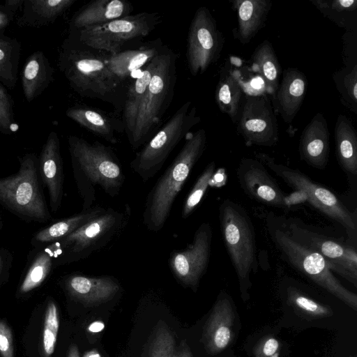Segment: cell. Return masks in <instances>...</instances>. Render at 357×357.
Returning a JSON list of instances; mask_svg holds the SVG:
<instances>
[{"mask_svg":"<svg viewBox=\"0 0 357 357\" xmlns=\"http://www.w3.org/2000/svg\"><path fill=\"white\" fill-rule=\"evenodd\" d=\"M178 57L166 45L157 55L152 78L141 102L133 131L128 138L133 150L144 146L162 123L174 94Z\"/></svg>","mask_w":357,"mask_h":357,"instance_id":"277c9868","label":"cell"},{"mask_svg":"<svg viewBox=\"0 0 357 357\" xmlns=\"http://www.w3.org/2000/svg\"><path fill=\"white\" fill-rule=\"evenodd\" d=\"M52 68L40 51L33 53L26 60L22 72V84L28 102L38 96L52 79Z\"/></svg>","mask_w":357,"mask_h":357,"instance_id":"4dcf8cb0","label":"cell"},{"mask_svg":"<svg viewBox=\"0 0 357 357\" xmlns=\"http://www.w3.org/2000/svg\"><path fill=\"white\" fill-rule=\"evenodd\" d=\"M16 128L10 98L0 84V132L10 135L16 130Z\"/></svg>","mask_w":357,"mask_h":357,"instance_id":"60d3db41","label":"cell"},{"mask_svg":"<svg viewBox=\"0 0 357 357\" xmlns=\"http://www.w3.org/2000/svg\"><path fill=\"white\" fill-rule=\"evenodd\" d=\"M19 53L17 40L3 38L0 41V80L10 88L16 82Z\"/></svg>","mask_w":357,"mask_h":357,"instance_id":"8d00e7d4","label":"cell"},{"mask_svg":"<svg viewBox=\"0 0 357 357\" xmlns=\"http://www.w3.org/2000/svg\"><path fill=\"white\" fill-rule=\"evenodd\" d=\"M335 153L341 168L347 173L357 175V134L350 119L344 114L337 116L335 125Z\"/></svg>","mask_w":357,"mask_h":357,"instance_id":"f1b7e54d","label":"cell"},{"mask_svg":"<svg viewBox=\"0 0 357 357\" xmlns=\"http://www.w3.org/2000/svg\"><path fill=\"white\" fill-rule=\"evenodd\" d=\"M225 38L210 10L199 7L191 20L187 36L186 59L192 76L204 74L219 59Z\"/></svg>","mask_w":357,"mask_h":357,"instance_id":"7c38bea8","label":"cell"},{"mask_svg":"<svg viewBox=\"0 0 357 357\" xmlns=\"http://www.w3.org/2000/svg\"><path fill=\"white\" fill-rule=\"evenodd\" d=\"M274 96L275 110L283 121L291 124L298 114L307 89V79L305 74L296 68H287Z\"/></svg>","mask_w":357,"mask_h":357,"instance_id":"7402d4cb","label":"cell"},{"mask_svg":"<svg viewBox=\"0 0 357 357\" xmlns=\"http://www.w3.org/2000/svg\"><path fill=\"white\" fill-rule=\"evenodd\" d=\"M66 116L88 130L111 144H116V133L124 132L122 120L117 116H111L104 111L86 105L69 107Z\"/></svg>","mask_w":357,"mask_h":357,"instance_id":"cb8c5ba5","label":"cell"},{"mask_svg":"<svg viewBox=\"0 0 357 357\" xmlns=\"http://www.w3.org/2000/svg\"><path fill=\"white\" fill-rule=\"evenodd\" d=\"M256 159L266 166L292 189L302 192L307 200L319 212L342 226L349 236H356V218L336 195L326 188L315 183L297 169L277 163L274 158L264 153H255Z\"/></svg>","mask_w":357,"mask_h":357,"instance_id":"8fae6325","label":"cell"},{"mask_svg":"<svg viewBox=\"0 0 357 357\" xmlns=\"http://www.w3.org/2000/svg\"><path fill=\"white\" fill-rule=\"evenodd\" d=\"M68 357H79V350L76 344L70 345L68 353Z\"/></svg>","mask_w":357,"mask_h":357,"instance_id":"681fc988","label":"cell"},{"mask_svg":"<svg viewBox=\"0 0 357 357\" xmlns=\"http://www.w3.org/2000/svg\"><path fill=\"white\" fill-rule=\"evenodd\" d=\"M326 18L347 32L357 31L356 0H310Z\"/></svg>","mask_w":357,"mask_h":357,"instance_id":"d6a6232c","label":"cell"},{"mask_svg":"<svg viewBox=\"0 0 357 357\" xmlns=\"http://www.w3.org/2000/svg\"><path fill=\"white\" fill-rule=\"evenodd\" d=\"M19 162L17 173L0 178V204L23 221L46 222L52 216L43 192L38 158L26 153Z\"/></svg>","mask_w":357,"mask_h":357,"instance_id":"52a82bcc","label":"cell"},{"mask_svg":"<svg viewBox=\"0 0 357 357\" xmlns=\"http://www.w3.org/2000/svg\"><path fill=\"white\" fill-rule=\"evenodd\" d=\"M287 295L288 303L303 317L321 319L331 317L333 314L330 306L317 302L296 287H288Z\"/></svg>","mask_w":357,"mask_h":357,"instance_id":"d590c367","label":"cell"},{"mask_svg":"<svg viewBox=\"0 0 357 357\" xmlns=\"http://www.w3.org/2000/svg\"><path fill=\"white\" fill-rule=\"evenodd\" d=\"M132 5L125 0H96L90 1L73 16L70 31L105 24L131 15Z\"/></svg>","mask_w":357,"mask_h":357,"instance_id":"603a6c76","label":"cell"},{"mask_svg":"<svg viewBox=\"0 0 357 357\" xmlns=\"http://www.w3.org/2000/svg\"><path fill=\"white\" fill-rule=\"evenodd\" d=\"M236 124V131L248 146L271 147L279 141L278 121L266 95H246Z\"/></svg>","mask_w":357,"mask_h":357,"instance_id":"5bb4252c","label":"cell"},{"mask_svg":"<svg viewBox=\"0 0 357 357\" xmlns=\"http://www.w3.org/2000/svg\"><path fill=\"white\" fill-rule=\"evenodd\" d=\"M63 283L71 298L90 305L107 302L121 290L119 281L111 275L89 276L72 273L63 279Z\"/></svg>","mask_w":357,"mask_h":357,"instance_id":"d6986e66","label":"cell"},{"mask_svg":"<svg viewBox=\"0 0 357 357\" xmlns=\"http://www.w3.org/2000/svg\"><path fill=\"white\" fill-rule=\"evenodd\" d=\"M59 242L55 241L30 253L21 280L19 292L27 294L41 285L55 266L59 254Z\"/></svg>","mask_w":357,"mask_h":357,"instance_id":"484cf974","label":"cell"},{"mask_svg":"<svg viewBox=\"0 0 357 357\" xmlns=\"http://www.w3.org/2000/svg\"><path fill=\"white\" fill-rule=\"evenodd\" d=\"M212 236L209 222L202 223L195 231L192 243L183 250L172 252L168 259L169 267L175 278L194 291L208 268Z\"/></svg>","mask_w":357,"mask_h":357,"instance_id":"9a60e30c","label":"cell"},{"mask_svg":"<svg viewBox=\"0 0 357 357\" xmlns=\"http://www.w3.org/2000/svg\"><path fill=\"white\" fill-rule=\"evenodd\" d=\"M149 351V357H176L175 340L167 328L157 330Z\"/></svg>","mask_w":357,"mask_h":357,"instance_id":"ab89813d","label":"cell"},{"mask_svg":"<svg viewBox=\"0 0 357 357\" xmlns=\"http://www.w3.org/2000/svg\"><path fill=\"white\" fill-rule=\"evenodd\" d=\"M215 169V162H209L197 179L185 200L181 212V217L183 219L190 215L202 199L213 176Z\"/></svg>","mask_w":357,"mask_h":357,"instance_id":"74e56055","label":"cell"},{"mask_svg":"<svg viewBox=\"0 0 357 357\" xmlns=\"http://www.w3.org/2000/svg\"><path fill=\"white\" fill-rule=\"evenodd\" d=\"M279 220L294 239L319 253L331 271L357 287V252L355 248L315 231L301 222L292 219Z\"/></svg>","mask_w":357,"mask_h":357,"instance_id":"4fadbf2b","label":"cell"},{"mask_svg":"<svg viewBox=\"0 0 357 357\" xmlns=\"http://www.w3.org/2000/svg\"><path fill=\"white\" fill-rule=\"evenodd\" d=\"M176 357H192L191 351L188 345H183L182 349L176 355Z\"/></svg>","mask_w":357,"mask_h":357,"instance_id":"c3c4849f","label":"cell"},{"mask_svg":"<svg viewBox=\"0 0 357 357\" xmlns=\"http://www.w3.org/2000/svg\"><path fill=\"white\" fill-rule=\"evenodd\" d=\"M301 159L310 166L324 169L330 153V132L324 115L317 112L303 129L299 139Z\"/></svg>","mask_w":357,"mask_h":357,"instance_id":"44dd1931","label":"cell"},{"mask_svg":"<svg viewBox=\"0 0 357 357\" xmlns=\"http://www.w3.org/2000/svg\"><path fill=\"white\" fill-rule=\"evenodd\" d=\"M243 93L240 78L228 66H222L216 85L215 99L220 110L236 124Z\"/></svg>","mask_w":357,"mask_h":357,"instance_id":"f546056e","label":"cell"},{"mask_svg":"<svg viewBox=\"0 0 357 357\" xmlns=\"http://www.w3.org/2000/svg\"><path fill=\"white\" fill-rule=\"evenodd\" d=\"M13 255L6 248H0V281L8 278L13 266Z\"/></svg>","mask_w":357,"mask_h":357,"instance_id":"ee69618b","label":"cell"},{"mask_svg":"<svg viewBox=\"0 0 357 357\" xmlns=\"http://www.w3.org/2000/svg\"><path fill=\"white\" fill-rule=\"evenodd\" d=\"M68 144L73 177L82 199V210L93 206L97 187L111 197L117 196L126 176L113 149L98 141L91 143L75 135L68 137Z\"/></svg>","mask_w":357,"mask_h":357,"instance_id":"7a4b0ae2","label":"cell"},{"mask_svg":"<svg viewBox=\"0 0 357 357\" xmlns=\"http://www.w3.org/2000/svg\"><path fill=\"white\" fill-rule=\"evenodd\" d=\"M39 174L42 183L47 190L53 213L57 212L63 197L64 174L57 133L50 132L38 158Z\"/></svg>","mask_w":357,"mask_h":357,"instance_id":"e0dca14e","label":"cell"},{"mask_svg":"<svg viewBox=\"0 0 357 357\" xmlns=\"http://www.w3.org/2000/svg\"><path fill=\"white\" fill-rule=\"evenodd\" d=\"M105 327V324L102 321H94L91 323L89 327L88 331L91 333H98L101 331Z\"/></svg>","mask_w":357,"mask_h":357,"instance_id":"7dc6e473","label":"cell"},{"mask_svg":"<svg viewBox=\"0 0 357 357\" xmlns=\"http://www.w3.org/2000/svg\"><path fill=\"white\" fill-rule=\"evenodd\" d=\"M3 39V38L0 37V41Z\"/></svg>","mask_w":357,"mask_h":357,"instance_id":"f5cc1de1","label":"cell"},{"mask_svg":"<svg viewBox=\"0 0 357 357\" xmlns=\"http://www.w3.org/2000/svg\"><path fill=\"white\" fill-rule=\"evenodd\" d=\"M241 188L249 197L261 204L278 208H287L284 195L275 180L259 160L243 158L236 169Z\"/></svg>","mask_w":357,"mask_h":357,"instance_id":"2e32d148","label":"cell"},{"mask_svg":"<svg viewBox=\"0 0 357 357\" xmlns=\"http://www.w3.org/2000/svg\"><path fill=\"white\" fill-rule=\"evenodd\" d=\"M10 22V16L6 12L0 10V31L4 29Z\"/></svg>","mask_w":357,"mask_h":357,"instance_id":"bcb514c9","label":"cell"},{"mask_svg":"<svg viewBox=\"0 0 357 357\" xmlns=\"http://www.w3.org/2000/svg\"><path fill=\"white\" fill-rule=\"evenodd\" d=\"M280 343L273 336H266L256 344L253 350V357H280Z\"/></svg>","mask_w":357,"mask_h":357,"instance_id":"b9f144b4","label":"cell"},{"mask_svg":"<svg viewBox=\"0 0 357 357\" xmlns=\"http://www.w3.org/2000/svg\"><path fill=\"white\" fill-rule=\"evenodd\" d=\"M83 357H101V356L98 350L92 349L86 352Z\"/></svg>","mask_w":357,"mask_h":357,"instance_id":"f907efd6","label":"cell"},{"mask_svg":"<svg viewBox=\"0 0 357 357\" xmlns=\"http://www.w3.org/2000/svg\"><path fill=\"white\" fill-rule=\"evenodd\" d=\"M222 239L238 277L241 296L249 298L250 276L257 271V245L252 222L245 208L230 199L219 207Z\"/></svg>","mask_w":357,"mask_h":357,"instance_id":"5b68a950","label":"cell"},{"mask_svg":"<svg viewBox=\"0 0 357 357\" xmlns=\"http://www.w3.org/2000/svg\"><path fill=\"white\" fill-rule=\"evenodd\" d=\"M185 139L176 157L147 195L142 222L151 231L158 232L163 228L176 198L206 149L207 135L204 128L190 132Z\"/></svg>","mask_w":357,"mask_h":357,"instance_id":"3957f363","label":"cell"},{"mask_svg":"<svg viewBox=\"0 0 357 357\" xmlns=\"http://www.w3.org/2000/svg\"><path fill=\"white\" fill-rule=\"evenodd\" d=\"M165 44L160 38L144 43L140 47L108 54L107 64L111 73L128 86L145 66L160 52Z\"/></svg>","mask_w":357,"mask_h":357,"instance_id":"ffe728a7","label":"cell"},{"mask_svg":"<svg viewBox=\"0 0 357 357\" xmlns=\"http://www.w3.org/2000/svg\"><path fill=\"white\" fill-rule=\"evenodd\" d=\"M234 312L227 295L221 293L204 329L202 341L206 351L215 355L227 349L234 338Z\"/></svg>","mask_w":357,"mask_h":357,"instance_id":"ac0fdd59","label":"cell"},{"mask_svg":"<svg viewBox=\"0 0 357 357\" xmlns=\"http://www.w3.org/2000/svg\"><path fill=\"white\" fill-rule=\"evenodd\" d=\"M341 103L350 112L357 114V63L344 65L333 75Z\"/></svg>","mask_w":357,"mask_h":357,"instance_id":"e575fe53","label":"cell"},{"mask_svg":"<svg viewBox=\"0 0 357 357\" xmlns=\"http://www.w3.org/2000/svg\"><path fill=\"white\" fill-rule=\"evenodd\" d=\"M77 0L24 1L22 22L31 25H44L56 19L72 6Z\"/></svg>","mask_w":357,"mask_h":357,"instance_id":"836d02e7","label":"cell"},{"mask_svg":"<svg viewBox=\"0 0 357 357\" xmlns=\"http://www.w3.org/2000/svg\"><path fill=\"white\" fill-rule=\"evenodd\" d=\"M201 121L191 101L183 104L155 134L136 153L130 167L146 182L161 169L167 158Z\"/></svg>","mask_w":357,"mask_h":357,"instance_id":"ba28073f","label":"cell"},{"mask_svg":"<svg viewBox=\"0 0 357 357\" xmlns=\"http://www.w3.org/2000/svg\"><path fill=\"white\" fill-rule=\"evenodd\" d=\"M107 53L82 43L70 31L61 45L58 66L70 87L80 96L110 104L115 115L121 116L128 86L109 70Z\"/></svg>","mask_w":357,"mask_h":357,"instance_id":"6da1fadb","label":"cell"},{"mask_svg":"<svg viewBox=\"0 0 357 357\" xmlns=\"http://www.w3.org/2000/svg\"><path fill=\"white\" fill-rule=\"evenodd\" d=\"M237 13V26L232 31L234 38L248 44L263 28L272 8L270 0H234Z\"/></svg>","mask_w":357,"mask_h":357,"instance_id":"d4e9b609","label":"cell"},{"mask_svg":"<svg viewBox=\"0 0 357 357\" xmlns=\"http://www.w3.org/2000/svg\"><path fill=\"white\" fill-rule=\"evenodd\" d=\"M105 209L100 206H93L55 222L36 232L31 239V245L33 248H39L61 240L103 213Z\"/></svg>","mask_w":357,"mask_h":357,"instance_id":"4316f807","label":"cell"},{"mask_svg":"<svg viewBox=\"0 0 357 357\" xmlns=\"http://www.w3.org/2000/svg\"><path fill=\"white\" fill-rule=\"evenodd\" d=\"M157 55L128 86L121 114L124 132L128 138L133 131L141 102L152 78L156 66Z\"/></svg>","mask_w":357,"mask_h":357,"instance_id":"83f0119b","label":"cell"},{"mask_svg":"<svg viewBox=\"0 0 357 357\" xmlns=\"http://www.w3.org/2000/svg\"><path fill=\"white\" fill-rule=\"evenodd\" d=\"M267 227L283 260L349 307L357 310V295L344 287L334 276L319 253L294 239L279 218L274 215L267 220Z\"/></svg>","mask_w":357,"mask_h":357,"instance_id":"8992f818","label":"cell"},{"mask_svg":"<svg viewBox=\"0 0 357 357\" xmlns=\"http://www.w3.org/2000/svg\"><path fill=\"white\" fill-rule=\"evenodd\" d=\"M251 67L264 81L266 92L274 97L278 86L281 66L272 43L267 39L261 43L251 55Z\"/></svg>","mask_w":357,"mask_h":357,"instance_id":"1f68e13d","label":"cell"},{"mask_svg":"<svg viewBox=\"0 0 357 357\" xmlns=\"http://www.w3.org/2000/svg\"><path fill=\"white\" fill-rule=\"evenodd\" d=\"M162 22L159 13L142 12L73 31L84 44L112 54L140 47Z\"/></svg>","mask_w":357,"mask_h":357,"instance_id":"9c48e42d","label":"cell"},{"mask_svg":"<svg viewBox=\"0 0 357 357\" xmlns=\"http://www.w3.org/2000/svg\"><path fill=\"white\" fill-rule=\"evenodd\" d=\"M113 208H106L99 215L59 240V254L55 266L68 264L90 257L117 237L126 226L128 215Z\"/></svg>","mask_w":357,"mask_h":357,"instance_id":"30bf717a","label":"cell"},{"mask_svg":"<svg viewBox=\"0 0 357 357\" xmlns=\"http://www.w3.org/2000/svg\"><path fill=\"white\" fill-rule=\"evenodd\" d=\"M0 354L2 357H14L12 332L3 321H0Z\"/></svg>","mask_w":357,"mask_h":357,"instance_id":"7bdbcfd3","label":"cell"},{"mask_svg":"<svg viewBox=\"0 0 357 357\" xmlns=\"http://www.w3.org/2000/svg\"><path fill=\"white\" fill-rule=\"evenodd\" d=\"M59 328L56 305L53 301H50L45 312L43 333V347L46 357L50 356L54 351Z\"/></svg>","mask_w":357,"mask_h":357,"instance_id":"f35d334b","label":"cell"},{"mask_svg":"<svg viewBox=\"0 0 357 357\" xmlns=\"http://www.w3.org/2000/svg\"><path fill=\"white\" fill-rule=\"evenodd\" d=\"M2 228H3V220H2V218H1V217L0 215V231L2 229Z\"/></svg>","mask_w":357,"mask_h":357,"instance_id":"816d5d0a","label":"cell"},{"mask_svg":"<svg viewBox=\"0 0 357 357\" xmlns=\"http://www.w3.org/2000/svg\"><path fill=\"white\" fill-rule=\"evenodd\" d=\"M24 1L23 0H8L5 2V6L8 10L15 11L24 4Z\"/></svg>","mask_w":357,"mask_h":357,"instance_id":"f6af8a7d","label":"cell"}]
</instances>
